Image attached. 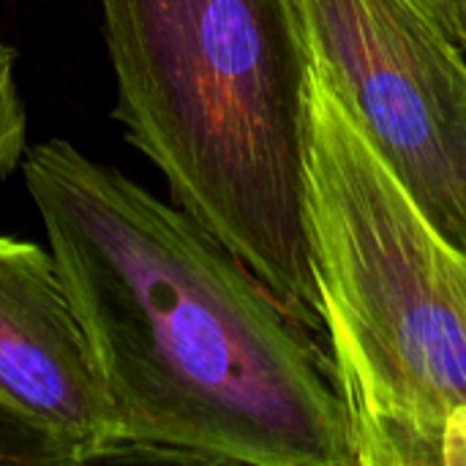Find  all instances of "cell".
Masks as SVG:
<instances>
[{
	"instance_id": "7a4b0ae2",
	"label": "cell",
	"mask_w": 466,
	"mask_h": 466,
	"mask_svg": "<svg viewBox=\"0 0 466 466\" xmlns=\"http://www.w3.org/2000/svg\"><path fill=\"white\" fill-rule=\"evenodd\" d=\"M126 139L322 333L306 221L309 49L292 0H101Z\"/></svg>"
},
{
	"instance_id": "6da1fadb",
	"label": "cell",
	"mask_w": 466,
	"mask_h": 466,
	"mask_svg": "<svg viewBox=\"0 0 466 466\" xmlns=\"http://www.w3.org/2000/svg\"><path fill=\"white\" fill-rule=\"evenodd\" d=\"M22 175L117 426L115 459L355 466L330 360L183 208L66 139Z\"/></svg>"
},
{
	"instance_id": "52a82bcc",
	"label": "cell",
	"mask_w": 466,
	"mask_h": 466,
	"mask_svg": "<svg viewBox=\"0 0 466 466\" xmlns=\"http://www.w3.org/2000/svg\"><path fill=\"white\" fill-rule=\"evenodd\" d=\"M16 52L0 44V180H5L25 156L27 117L14 76Z\"/></svg>"
},
{
	"instance_id": "3957f363",
	"label": "cell",
	"mask_w": 466,
	"mask_h": 466,
	"mask_svg": "<svg viewBox=\"0 0 466 466\" xmlns=\"http://www.w3.org/2000/svg\"><path fill=\"white\" fill-rule=\"evenodd\" d=\"M306 221L355 466L466 464V251L309 63Z\"/></svg>"
},
{
	"instance_id": "277c9868",
	"label": "cell",
	"mask_w": 466,
	"mask_h": 466,
	"mask_svg": "<svg viewBox=\"0 0 466 466\" xmlns=\"http://www.w3.org/2000/svg\"><path fill=\"white\" fill-rule=\"evenodd\" d=\"M309 63L423 216L466 251V49L410 0H292Z\"/></svg>"
},
{
	"instance_id": "5b68a950",
	"label": "cell",
	"mask_w": 466,
	"mask_h": 466,
	"mask_svg": "<svg viewBox=\"0 0 466 466\" xmlns=\"http://www.w3.org/2000/svg\"><path fill=\"white\" fill-rule=\"evenodd\" d=\"M0 399L68 451L115 459L117 426L52 251L0 235Z\"/></svg>"
},
{
	"instance_id": "8992f818",
	"label": "cell",
	"mask_w": 466,
	"mask_h": 466,
	"mask_svg": "<svg viewBox=\"0 0 466 466\" xmlns=\"http://www.w3.org/2000/svg\"><path fill=\"white\" fill-rule=\"evenodd\" d=\"M0 464H74L68 451L60 448L41 429L27 423L0 399Z\"/></svg>"
},
{
	"instance_id": "ba28073f",
	"label": "cell",
	"mask_w": 466,
	"mask_h": 466,
	"mask_svg": "<svg viewBox=\"0 0 466 466\" xmlns=\"http://www.w3.org/2000/svg\"><path fill=\"white\" fill-rule=\"evenodd\" d=\"M423 11L442 33H448L461 49H466V0H410Z\"/></svg>"
}]
</instances>
